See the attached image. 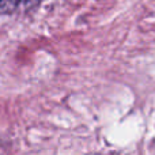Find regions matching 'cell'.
<instances>
[{
  "instance_id": "cell-1",
  "label": "cell",
  "mask_w": 155,
  "mask_h": 155,
  "mask_svg": "<svg viewBox=\"0 0 155 155\" xmlns=\"http://www.w3.org/2000/svg\"><path fill=\"white\" fill-rule=\"evenodd\" d=\"M19 7V0H0V11L10 12Z\"/></svg>"
},
{
  "instance_id": "cell-2",
  "label": "cell",
  "mask_w": 155,
  "mask_h": 155,
  "mask_svg": "<svg viewBox=\"0 0 155 155\" xmlns=\"http://www.w3.org/2000/svg\"><path fill=\"white\" fill-rule=\"evenodd\" d=\"M40 3L41 0H19V5H22L25 8H33Z\"/></svg>"
},
{
  "instance_id": "cell-3",
  "label": "cell",
  "mask_w": 155,
  "mask_h": 155,
  "mask_svg": "<svg viewBox=\"0 0 155 155\" xmlns=\"http://www.w3.org/2000/svg\"><path fill=\"white\" fill-rule=\"evenodd\" d=\"M98 155H99V154H98Z\"/></svg>"
}]
</instances>
